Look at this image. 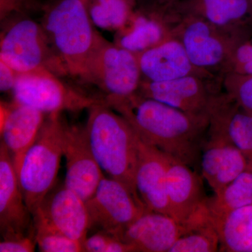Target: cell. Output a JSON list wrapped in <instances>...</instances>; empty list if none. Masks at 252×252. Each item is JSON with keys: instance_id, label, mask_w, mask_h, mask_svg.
Wrapping results in <instances>:
<instances>
[{"instance_id": "6da1fadb", "label": "cell", "mask_w": 252, "mask_h": 252, "mask_svg": "<svg viewBox=\"0 0 252 252\" xmlns=\"http://www.w3.org/2000/svg\"><path fill=\"white\" fill-rule=\"evenodd\" d=\"M105 103L126 119L139 137L189 167L200 169L210 119L208 114L182 112L135 94L107 97Z\"/></svg>"}, {"instance_id": "7a4b0ae2", "label": "cell", "mask_w": 252, "mask_h": 252, "mask_svg": "<svg viewBox=\"0 0 252 252\" xmlns=\"http://www.w3.org/2000/svg\"><path fill=\"white\" fill-rule=\"evenodd\" d=\"M89 110L85 130L96 161L109 177L122 182L139 197L135 182L138 135L104 100Z\"/></svg>"}, {"instance_id": "3957f363", "label": "cell", "mask_w": 252, "mask_h": 252, "mask_svg": "<svg viewBox=\"0 0 252 252\" xmlns=\"http://www.w3.org/2000/svg\"><path fill=\"white\" fill-rule=\"evenodd\" d=\"M88 0H61L46 14L43 28L67 74L84 79L86 64L98 41Z\"/></svg>"}, {"instance_id": "277c9868", "label": "cell", "mask_w": 252, "mask_h": 252, "mask_svg": "<svg viewBox=\"0 0 252 252\" xmlns=\"http://www.w3.org/2000/svg\"><path fill=\"white\" fill-rule=\"evenodd\" d=\"M63 123L61 113L47 114L35 141L16 171L25 202L32 217L57 183L63 156Z\"/></svg>"}, {"instance_id": "5b68a950", "label": "cell", "mask_w": 252, "mask_h": 252, "mask_svg": "<svg viewBox=\"0 0 252 252\" xmlns=\"http://www.w3.org/2000/svg\"><path fill=\"white\" fill-rule=\"evenodd\" d=\"M168 25L194 65L221 79L235 48L245 41L190 15H170Z\"/></svg>"}, {"instance_id": "8992f818", "label": "cell", "mask_w": 252, "mask_h": 252, "mask_svg": "<svg viewBox=\"0 0 252 252\" xmlns=\"http://www.w3.org/2000/svg\"><path fill=\"white\" fill-rule=\"evenodd\" d=\"M0 61L18 74L46 69L67 74L43 26L29 18L15 21L1 34Z\"/></svg>"}, {"instance_id": "52a82bcc", "label": "cell", "mask_w": 252, "mask_h": 252, "mask_svg": "<svg viewBox=\"0 0 252 252\" xmlns=\"http://www.w3.org/2000/svg\"><path fill=\"white\" fill-rule=\"evenodd\" d=\"M11 92L15 102L46 114L80 112L102 102L72 89L46 69L18 74Z\"/></svg>"}, {"instance_id": "ba28073f", "label": "cell", "mask_w": 252, "mask_h": 252, "mask_svg": "<svg viewBox=\"0 0 252 252\" xmlns=\"http://www.w3.org/2000/svg\"><path fill=\"white\" fill-rule=\"evenodd\" d=\"M142 79L137 56L99 36L84 80L96 84L107 97H119L137 93Z\"/></svg>"}, {"instance_id": "9c48e42d", "label": "cell", "mask_w": 252, "mask_h": 252, "mask_svg": "<svg viewBox=\"0 0 252 252\" xmlns=\"http://www.w3.org/2000/svg\"><path fill=\"white\" fill-rule=\"evenodd\" d=\"M90 230L117 237L141 215L150 211L138 196L122 182L103 177L86 202Z\"/></svg>"}, {"instance_id": "30bf717a", "label": "cell", "mask_w": 252, "mask_h": 252, "mask_svg": "<svg viewBox=\"0 0 252 252\" xmlns=\"http://www.w3.org/2000/svg\"><path fill=\"white\" fill-rule=\"evenodd\" d=\"M33 219L35 228L57 232L82 244L90 230L86 202L64 183H56Z\"/></svg>"}, {"instance_id": "8fae6325", "label": "cell", "mask_w": 252, "mask_h": 252, "mask_svg": "<svg viewBox=\"0 0 252 252\" xmlns=\"http://www.w3.org/2000/svg\"><path fill=\"white\" fill-rule=\"evenodd\" d=\"M221 79L189 75L165 81L142 79L137 94L189 114H207L214 94L220 91Z\"/></svg>"}, {"instance_id": "7c38bea8", "label": "cell", "mask_w": 252, "mask_h": 252, "mask_svg": "<svg viewBox=\"0 0 252 252\" xmlns=\"http://www.w3.org/2000/svg\"><path fill=\"white\" fill-rule=\"evenodd\" d=\"M63 152L66 160L64 184L86 202L104 175L91 151L85 127L69 125L64 121Z\"/></svg>"}, {"instance_id": "4fadbf2b", "label": "cell", "mask_w": 252, "mask_h": 252, "mask_svg": "<svg viewBox=\"0 0 252 252\" xmlns=\"http://www.w3.org/2000/svg\"><path fill=\"white\" fill-rule=\"evenodd\" d=\"M0 229L2 237L36 235L34 219L25 202L9 151L0 143Z\"/></svg>"}, {"instance_id": "5bb4252c", "label": "cell", "mask_w": 252, "mask_h": 252, "mask_svg": "<svg viewBox=\"0 0 252 252\" xmlns=\"http://www.w3.org/2000/svg\"><path fill=\"white\" fill-rule=\"evenodd\" d=\"M170 157L139 137L135 174L137 194L150 211L170 216L167 193Z\"/></svg>"}, {"instance_id": "9a60e30c", "label": "cell", "mask_w": 252, "mask_h": 252, "mask_svg": "<svg viewBox=\"0 0 252 252\" xmlns=\"http://www.w3.org/2000/svg\"><path fill=\"white\" fill-rule=\"evenodd\" d=\"M248 168V160L241 151L224 136L209 128L202 147L200 170L214 193Z\"/></svg>"}, {"instance_id": "2e32d148", "label": "cell", "mask_w": 252, "mask_h": 252, "mask_svg": "<svg viewBox=\"0 0 252 252\" xmlns=\"http://www.w3.org/2000/svg\"><path fill=\"white\" fill-rule=\"evenodd\" d=\"M136 56L144 80L157 82L189 75L221 79L195 67L182 43L172 36L158 45Z\"/></svg>"}, {"instance_id": "e0dca14e", "label": "cell", "mask_w": 252, "mask_h": 252, "mask_svg": "<svg viewBox=\"0 0 252 252\" xmlns=\"http://www.w3.org/2000/svg\"><path fill=\"white\" fill-rule=\"evenodd\" d=\"M47 114L29 106L1 102V141L12 158L16 172L35 141Z\"/></svg>"}, {"instance_id": "ac0fdd59", "label": "cell", "mask_w": 252, "mask_h": 252, "mask_svg": "<svg viewBox=\"0 0 252 252\" xmlns=\"http://www.w3.org/2000/svg\"><path fill=\"white\" fill-rule=\"evenodd\" d=\"M209 128L221 134L241 151L252 170V113L243 109L226 93L214 94L207 109Z\"/></svg>"}, {"instance_id": "d6986e66", "label": "cell", "mask_w": 252, "mask_h": 252, "mask_svg": "<svg viewBox=\"0 0 252 252\" xmlns=\"http://www.w3.org/2000/svg\"><path fill=\"white\" fill-rule=\"evenodd\" d=\"M170 14L202 18L246 40L244 31L252 18V6L250 0H178Z\"/></svg>"}, {"instance_id": "ffe728a7", "label": "cell", "mask_w": 252, "mask_h": 252, "mask_svg": "<svg viewBox=\"0 0 252 252\" xmlns=\"http://www.w3.org/2000/svg\"><path fill=\"white\" fill-rule=\"evenodd\" d=\"M184 230L183 224L170 215L147 211L115 238L135 252H170Z\"/></svg>"}, {"instance_id": "44dd1931", "label": "cell", "mask_w": 252, "mask_h": 252, "mask_svg": "<svg viewBox=\"0 0 252 252\" xmlns=\"http://www.w3.org/2000/svg\"><path fill=\"white\" fill-rule=\"evenodd\" d=\"M201 176L187 164L170 157L167 193L170 216L182 224L198 210L207 198Z\"/></svg>"}, {"instance_id": "7402d4cb", "label": "cell", "mask_w": 252, "mask_h": 252, "mask_svg": "<svg viewBox=\"0 0 252 252\" xmlns=\"http://www.w3.org/2000/svg\"><path fill=\"white\" fill-rule=\"evenodd\" d=\"M171 36L170 28L163 17L139 11L133 13L127 26L119 31L116 44L137 55Z\"/></svg>"}, {"instance_id": "603a6c76", "label": "cell", "mask_w": 252, "mask_h": 252, "mask_svg": "<svg viewBox=\"0 0 252 252\" xmlns=\"http://www.w3.org/2000/svg\"><path fill=\"white\" fill-rule=\"evenodd\" d=\"M184 233L177 239L170 252H214L220 250L216 226L207 214L203 203L183 223Z\"/></svg>"}, {"instance_id": "cb8c5ba5", "label": "cell", "mask_w": 252, "mask_h": 252, "mask_svg": "<svg viewBox=\"0 0 252 252\" xmlns=\"http://www.w3.org/2000/svg\"><path fill=\"white\" fill-rule=\"evenodd\" d=\"M204 205L215 224L237 209L252 205V170L247 169L224 188L206 198Z\"/></svg>"}, {"instance_id": "d4e9b609", "label": "cell", "mask_w": 252, "mask_h": 252, "mask_svg": "<svg viewBox=\"0 0 252 252\" xmlns=\"http://www.w3.org/2000/svg\"><path fill=\"white\" fill-rule=\"evenodd\" d=\"M215 226L220 252H252V205L230 212Z\"/></svg>"}, {"instance_id": "484cf974", "label": "cell", "mask_w": 252, "mask_h": 252, "mask_svg": "<svg viewBox=\"0 0 252 252\" xmlns=\"http://www.w3.org/2000/svg\"><path fill=\"white\" fill-rule=\"evenodd\" d=\"M134 4L133 0H93L88 10L96 26L107 31H119L130 21Z\"/></svg>"}, {"instance_id": "4316f807", "label": "cell", "mask_w": 252, "mask_h": 252, "mask_svg": "<svg viewBox=\"0 0 252 252\" xmlns=\"http://www.w3.org/2000/svg\"><path fill=\"white\" fill-rule=\"evenodd\" d=\"M221 81L225 92L240 107L252 113V74L228 72Z\"/></svg>"}, {"instance_id": "83f0119b", "label": "cell", "mask_w": 252, "mask_h": 252, "mask_svg": "<svg viewBox=\"0 0 252 252\" xmlns=\"http://www.w3.org/2000/svg\"><path fill=\"white\" fill-rule=\"evenodd\" d=\"M36 245L43 252H84L83 244L57 232L35 228Z\"/></svg>"}, {"instance_id": "f1b7e54d", "label": "cell", "mask_w": 252, "mask_h": 252, "mask_svg": "<svg viewBox=\"0 0 252 252\" xmlns=\"http://www.w3.org/2000/svg\"><path fill=\"white\" fill-rule=\"evenodd\" d=\"M83 249L87 252H135L131 245L101 231L87 237L83 243Z\"/></svg>"}, {"instance_id": "f546056e", "label": "cell", "mask_w": 252, "mask_h": 252, "mask_svg": "<svg viewBox=\"0 0 252 252\" xmlns=\"http://www.w3.org/2000/svg\"><path fill=\"white\" fill-rule=\"evenodd\" d=\"M36 235L14 234L2 237L1 252H32L35 250Z\"/></svg>"}, {"instance_id": "4dcf8cb0", "label": "cell", "mask_w": 252, "mask_h": 252, "mask_svg": "<svg viewBox=\"0 0 252 252\" xmlns=\"http://www.w3.org/2000/svg\"><path fill=\"white\" fill-rule=\"evenodd\" d=\"M138 1V0H136ZM142 4L140 11L165 16L170 12L178 0H139Z\"/></svg>"}, {"instance_id": "1f68e13d", "label": "cell", "mask_w": 252, "mask_h": 252, "mask_svg": "<svg viewBox=\"0 0 252 252\" xmlns=\"http://www.w3.org/2000/svg\"><path fill=\"white\" fill-rule=\"evenodd\" d=\"M18 75L14 69L0 61V90L1 92L12 91Z\"/></svg>"}, {"instance_id": "d6a6232c", "label": "cell", "mask_w": 252, "mask_h": 252, "mask_svg": "<svg viewBox=\"0 0 252 252\" xmlns=\"http://www.w3.org/2000/svg\"><path fill=\"white\" fill-rule=\"evenodd\" d=\"M250 2H251L252 6V0H250Z\"/></svg>"}, {"instance_id": "836d02e7", "label": "cell", "mask_w": 252, "mask_h": 252, "mask_svg": "<svg viewBox=\"0 0 252 252\" xmlns=\"http://www.w3.org/2000/svg\"><path fill=\"white\" fill-rule=\"evenodd\" d=\"M250 41H251L252 42V39H250Z\"/></svg>"}]
</instances>
